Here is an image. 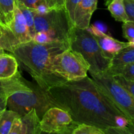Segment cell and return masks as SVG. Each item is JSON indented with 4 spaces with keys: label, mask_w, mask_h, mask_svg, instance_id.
Here are the masks:
<instances>
[{
    "label": "cell",
    "mask_w": 134,
    "mask_h": 134,
    "mask_svg": "<svg viewBox=\"0 0 134 134\" xmlns=\"http://www.w3.org/2000/svg\"><path fill=\"white\" fill-rule=\"evenodd\" d=\"M44 92L52 107L68 112L76 124L94 126L103 130L128 126L129 119L88 76L79 81L54 85Z\"/></svg>",
    "instance_id": "cell-1"
},
{
    "label": "cell",
    "mask_w": 134,
    "mask_h": 134,
    "mask_svg": "<svg viewBox=\"0 0 134 134\" xmlns=\"http://www.w3.org/2000/svg\"><path fill=\"white\" fill-rule=\"evenodd\" d=\"M69 48L68 41L38 43L31 40L14 47L11 53L31 75L43 90L65 82L51 71V62L55 56Z\"/></svg>",
    "instance_id": "cell-2"
},
{
    "label": "cell",
    "mask_w": 134,
    "mask_h": 134,
    "mask_svg": "<svg viewBox=\"0 0 134 134\" xmlns=\"http://www.w3.org/2000/svg\"><path fill=\"white\" fill-rule=\"evenodd\" d=\"M68 43L69 48L79 52L88 64L89 73H102L110 68L111 60L105 56L96 39L88 29L72 27Z\"/></svg>",
    "instance_id": "cell-3"
},
{
    "label": "cell",
    "mask_w": 134,
    "mask_h": 134,
    "mask_svg": "<svg viewBox=\"0 0 134 134\" xmlns=\"http://www.w3.org/2000/svg\"><path fill=\"white\" fill-rule=\"evenodd\" d=\"M52 107L45 92L37 84L28 81V87L13 93L7 98V109L17 113L20 117L34 109L39 119Z\"/></svg>",
    "instance_id": "cell-4"
},
{
    "label": "cell",
    "mask_w": 134,
    "mask_h": 134,
    "mask_svg": "<svg viewBox=\"0 0 134 134\" xmlns=\"http://www.w3.org/2000/svg\"><path fill=\"white\" fill-rule=\"evenodd\" d=\"M90 74L103 94L128 119H134L133 96L118 83L109 72Z\"/></svg>",
    "instance_id": "cell-5"
},
{
    "label": "cell",
    "mask_w": 134,
    "mask_h": 134,
    "mask_svg": "<svg viewBox=\"0 0 134 134\" xmlns=\"http://www.w3.org/2000/svg\"><path fill=\"white\" fill-rule=\"evenodd\" d=\"M34 27L35 32H44L52 42L68 41L73 27L65 8L52 9L40 14L34 10Z\"/></svg>",
    "instance_id": "cell-6"
},
{
    "label": "cell",
    "mask_w": 134,
    "mask_h": 134,
    "mask_svg": "<svg viewBox=\"0 0 134 134\" xmlns=\"http://www.w3.org/2000/svg\"><path fill=\"white\" fill-rule=\"evenodd\" d=\"M90 66L79 52L70 48L54 57L51 62L52 73L66 81H79L87 77Z\"/></svg>",
    "instance_id": "cell-7"
},
{
    "label": "cell",
    "mask_w": 134,
    "mask_h": 134,
    "mask_svg": "<svg viewBox=\"0 0 134 134\" xmlns=\"http://www.w3.org/2000/svg\"><path fill=\"white\" fill-rule=\"evenodd\" d=\"M73 122L68 112L58 107H51L39 120L41 131L47 133H60Z\"/></svg>",
    "instance_id": "cell-8"
},
{
    "label": "cell",
    "mask_w": 134,
    "mask_h": 134,
    "mask_svg": "<svg viewBox=\"0 0 134 134\" xmlns=\"http://www.w3.org/2000/svg\"><path fill=\"white\" fill-rule=\"evenodd\" d=\"M87 29L96 39L105 56L110 60L123 48L130 46L129 42H122L117 40L111 35L96 30L92 26H89Z\"/></svg>",
    "instance_id": "cell-9"
},
{
    "label": "cell",
    "mask_w": 134,
    "mask_h": 134,
    "mask_svg": "<svg viewBox=\"0 0 134 134\" xmlns=\"http://www.w3.org/2000/svg\"><path fill=\"white\" fill-rule=\"evenodd\" d=\"M98 0H81L75 11L73 27L87 29L91 17L96 10Z\"/></svg>",
    "instance_id": "cell-10"
},
{
    "label": "cell",
    "mask_w": 134,
    "mask_h": 134,
    "mask_svg": "<svg viewBox=\"0 0 134 134\" xmlns=\"http://www.w3.org/2000/svg\"><path fill=\"white\" fill-rule=\"evenodd\" d=\"M10 30L18 44L26 43L32 40L29 34L26 20L17 5L14 10V16L10 26Z\"/></svg>",
    "instance_id": "cell-11"
},
{
    "label": "cell",
    "mask_w": 134,
    "mask_h": 134,
    "mask_svg": "<svg viewBox=\"0 0 134 134\" xmlns=\"http://www.w3.org/2000/svg\"><path fill=\"white\" fill-rule=\"evenodd\" d=\"M28 87V81L24 79L19 71L12 78L0 80V96L7 98L17 91Z\"/></svg>",
    "instance_id": "cell-12"
},
{
    "label": "cell",
    "mask_w": 134,
    "mask_h": 134,
    "mask_svg": "<svg viewBox=\"0 0 134 134\" xmlns=\"http://www.w3.org/2000/svg\"><path fill=\"white\" fill-rule=\"evenodd\" d=\"M18 62L13 55L3 53L0 54V80L9 79L18 71Z\"/></svg>",
    "instance_id": "cell-13"
},
{
    "label": "cell",
    "mask_w": 134,
    "mask_h": 134,
    "mask_svg": "<svg viewBox=\"0 0 134 134\" xmlns=\"http://www.w3.org/2000/svg\"><path fill=\"white\" fill-rule=\"evenodd\" d=\"M22 132L21 134H39V120L36 111L31 110L29 113L22 117Z\"/></svg>",
    "instance_id": "cell-14"
},
{
    "label": "cell",
    "mask_w": 134,
    "mask_h": 134,
    "mask_svg": "<svg viewBox=\"0 0 134 134\" xmlns=\"http://www.w3.org/2000/svg\"><path fill=\"white\" fill-rule=\"evenodd\" d=\"M133 63L134 47L128 46L121 50L111 59V65L109 68H119Z\"/></svg>",
    "instance_id": "cell-15"
},
{
    "label": "cell",
    "mask_w": 134,
    "mask_h": 134,
    "mask_svg": "<svg viewBox=\"0 0 134 134\" xmlns=\"http://www.w3.org/2000/svg\"><path fill=\"white\" fill-rule=\"evenodd\" d=\"M109 11L116 21L126 22L129 21L126 12L124 0H112L107 5Z\"/></svg>",
    "instance_id": "cell-16"
},
{
    "label": "cell",
    "mask_w": 134,
    "mask_h": 134,
    "mask_svg": "<svg viewBox=\"0 0 134 134\" xmlns=\"http://www.w3.org/2000/svg\"><path fill=\"white\" fill-rule=\"evenodd\" d=\"M20 117L17 113L5 109L0 114V134H8L11 129L14 120Z\"/></svg>",
    "instance_id": "cell-17"
},
{
    "label": "cell",
    "mask_w": 134,
    "mask_h": 134,
    "mask_svg": "<svg viewBox=\"0 0 134 134\" xmlns=\"http://www.w3.org/2000/svg\"><path fill=\"white\" fill-rule=\"evenodd\" d=\"M16 5L18 9L22 12V14L24 17L26 24H27V29H28L29 34H30L31 37L33 39L34 35L36 34L35 27H34V10L26 7L24 5H22V4L17 2V1Z\"/></svg>",
    "instance_id": "cell-18"
},
{
    "label": "cell",
    "mask_w": 134,
    "mask_h": 134,
    "mask_svg": "<svg viewBox=\"0 0 134 134\" xmlns=\"http://www.w3.org/2000/svg\"><path fill=\"white\" fill-rule=\"evenodd\" d=\"M107 72L112 75H121L128 80L134 81V63L119 68H109Z\"/></svg>",
    "instance_id": "cell-19"
},
{
    "label": "cell",
    "mask_w": 134,
    "mask_h": 134,
    "mask_svg": "<svg viewBox=\"0 0 134 134\" xmlns=\"http://www.w3.org/2000/svg\"><path fill=\"white\" fill-rule=\"evenodd\" d=\"M71 134H106L104 130L94 126L88 124H75Z\"/></svg>",
    "instance_id": "cell-20"
},
{
    "label": "cell",
    "mask_w": 134,
    "mask_h": 134,
    "mask_svg": "<svg viewBox=\"0 0 134 134\" xmlns=\"http://www.w3.org/2000/svg\"><path fill=\"white\" fill-rule=\"evenodd\" d=\"M81 0H64V8L67 12L71 24L73 27L75 11L77 6Z\"/></svg>",
    "instance_id": "cell-21"
},
{
    "label": "cell",
    "mask_w": 134,
    "mask_h": 134,
    "mask_svg": "<svg viewBox=\"0 0 134 134\" xmlns=\"http://www.w3.org/2000/svg\"><path fill=\"white\" fill-rule=\"evenodd\" d=\"M115 81L124 88L130 94L134 97V81L128 80L121 75H113Z\"/></svg>",
    "instance_id": "cell-22"
},
{
    "label": "cell",
    "mask_w": 134,
    "mask_h": 134,
    "mask_svg": "<svg viewBox=\"0 0 134 134\" xmlns=\"http://www.w3.org/2000/svg\"><path fill=\"white\" fill-rule=\"evenodd\" d=\"M123 36L128 41L134 39V22L132 21H127L122 24Z\"/></svg>",
    "instance_id": "cell-23"
},
{
    "label": "cell",
    "mask_w": 134,
    "mask_h": 134,
    "mask_svg": "<svg viewBox=\"0 0 134 134\" xmlns=\"http://www.w3.org/2000/svg\"><path fill=\"white\" fill-rule=\"evenodd\" d=\"M124 3L128 19L134 22V0H124Z\"/></svg>",
    "instance_id": "cell-24"
},
{
    "label": "cell",
    "mask_w": 134,
    "mask_h": 134,
    "mask_svg": "<svg viewBox=\"0 0 134 134\" xmlns=\"http://www.w3.org/2000/svg\"><path fill=\"white\" fill-rule=\"evenodd\" d=\"M22 132V117H18L14 120L11 129L8 134H21Z\"/></svg>",
    "instance_id": "cell-25"
},
{
    "label": "cell",
    "mask_w": 134,
    "mask_h": 134,
    "mask_svg": "<svg viewBox=\"0 0 134 134\" xmlns=\"http://www.w3.org/2000/svg\"><path fill=\"white\" fill-rule=\"evenodd\" d=\"M46 0H16L17 2L24 5L26 7L35 10L38 5Z\"/></svg>",
    "instance_id": "cell-26"
},
{
    "label": "cell",
    "mask_w": 134,
    "mask_h": 134,
    "mask_svg": "<svg viewBox=\"0 0 134 134\" xmlns=\"http://www.w3.org/2000/svg\"><path fill=\"white\" fill-rule=\"evenodd\" d=\"M104 132L106 134H134L128 130L126 128H116L111 127L105 130Z\"/></svg>",
    "instance_id": "cell-27"
},
{
    "label": "cell",
    "mask_w": 134,
    "mask_h": 134,
    "mask_svg": "<svg viewBox=\"0 0 134 134\" xmlns=\"http://www.w3.org/2000/svg\"><path fill=\"white\" fill-rule=\"evenodd\" d=\"M50 9L64 8V0H46Z\"/></svg>",
    "instance_id": "cell-28"
},
{
    "label": "cell",
    "mask_w": 134,
    "mask_h": 134,
    "mask_svg": "<svg viewBox=\"0 0 134 134\" xmlns=\"http://www.w3.org/2000/svg\"><path fill=\"white\" fill-rule=\"evenodd\" d=\"M96 30H98V31H101L102 33H104V34H106L107 31V26L105 24H103V23L99 22H97L94 24V25H92Z\"/></svg>",
    "instance_id": "cell-29"
},
{
    "label": "cell",
    "mask_w": 134,
    "mask_h": 134,
    "mask_svg": "<svg viewBox=\"0 0 134 134\" xmlns=\"http://www.w3.org/2000/svg\"><path fill=\"white\" fill-rule=\"evenodd\" d=\"M75 124V123L73 122L69 127H68V128H67L65 130H64L62 132H60V133H47V132H42V131H41L40 133L39 134H71L72 129H73Z\"/></svg>",
    "instance_id": "cell-30"
},
{
    "label": "cell",
    "mask_w": 134,
    "mask_h": 134,
    "mask_svg": "<svg viewBox=\"0 0 134 134\" xmlns=\"http://www.w3.org/2000/svg\"><path fill=\"white\" fill-rule=\"evenodd\" d=\"M7 109V98L0 96V114Z\"/></svg>",
    "instance_id": "cell-31"
},
{
    "label": "cell",
    "mask_w": 134,
    "mask_h": 134,
    "mask_svg": "<svg viewBox=\"0 0 134 134\" xmlns=\"http://www.w3.org/2000/svg\"><path fill=\"white\" fill-rule=\"evenodd\" d=\"M126 128L132 133H134V119H129V123Z\"/></svg>",
    "instance_id": "cell-32"
},
{
    "label": "cell",
    "mask_w": 134,
    "mask_h": 134,
    "mask_svg": "<svg viewBox=\"0 0 134 134\" xmlns=\"http://www.w3.org/2000/svg\"><path fill=\"white\" fill-rule=\"evenodd\" d=\"M130 43V46H131V47H134V39L133 40H132L131 41H128Z\"/></svg>",
    "instance_id": "cell-33"
},
{
    "label": "cell",
    "mask_w": 134,
    "mask_h": 134,
    "mask_svg": "<svg viewBox=\"0 0 134 134\" xmlns=\"http://www.w3.org/2000/svg\"><path fill=\"white\" fill-rule=\"evenodd\" d=\"M112 1V0H105V5L106 6H107V5H109V4L110 3V2Z\"/></svg>",
    "instance_id": "cell-34"
},
{
    "label": "cell",
    "mask_w": 134,
    "mask_h": 134,
    "mask_svg": "<svg viewBox=\"0 0 134 134\" xmlns=\"http://www.w3.org/2000/svg\"><path fill=\"white\" fill-rule=\"evenodd\" d=\"M3 52H4V50L0 48V54H2V53H3Z\"/></svg>",
    "instance_id": "cell-35"
}]
</instances>
